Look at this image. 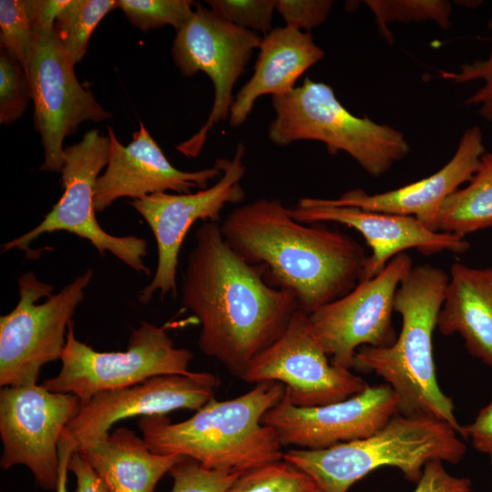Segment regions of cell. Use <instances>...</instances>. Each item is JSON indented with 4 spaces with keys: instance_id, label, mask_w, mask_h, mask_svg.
<instances>
[{
    "instance_id": "38",
    "label": "cell",
    "mask_w": 492,
    "mask_h": 492,
    "mask_svg": "<svg viewBox=\"0 0 492 492\" xmlns=\"http://www.w3.org/2000/svg\"><path fill=\"white\" fill-rule=\"evenodd\" d=\"M68 471L76 477V487L73 492H108L99 476L77 450L70 456Z\"/></svg>"
},
{
    "instance_id": "23",
    "label": "cell",
    "mask_w": 492,
    "mask_h": 492,
    "mask_svg": "<svg viewBox=\"0 0 492 492\" xmlns=\"http://www.w3.org/2000/svg\"><path fill=\"white\" fill-rule=\"evenodd\" d=\"M108 492H154L161 477L185 457L152 452L134 431L119 427L77 448Z\"/></svg>"
},
{
    "instance_id": "11",
    "label": "cell",
    "mask_w": 492,
    "mask_h": 492,
    "mask_svg": "<svg viewBox=\"0 0 492 492\" xmlns=\"http://www.w3.org/2000/svg\"><path fill=\"white\" fill-rule=\"evenodd\" d=\"M245 147L239 143L231 159H217L221 176L212 186L190 193H155L130 201L151 229L157 243V268L151 282L138 292V302L149 303L156 292L163 299L177 295V267L183 240L197 220L215 221L227 204L241 202V181L246 173Z\"/></svg>"
},
{
    "instance_id": "37",
    "label": "cell",
    "mask_w": 492,
    "mask_h": 492,
    "mask_svg": "<svg viewBox=\"0 0 492 492\" xmlns=\"http://www.w3.org/2000/svg\"><path fill=\"white\" fill-rule=\"evenodd\" d=\"M69 0H26L34 33L54 32L55 23Z\"/></svg>"
},
{
    "instance_id": "36",
    "label": "cell",
    "mask_w": 492,
    "mask_h": 492,
    "mask_svg": "<svg viewBox=\"0 0 492 492\" xmlns=\"http://www.w3.org/2000/svg\"><path fill=\"white\" fill-rule=\"evenodd\" d=\"M462 437L468 440L477 451L486 455L492 465V400L470 424L463 425Z\"/></svg>"
},
{
    "instance_id": "9",
    "label": "cell",
    "mask_w": 492,
    "mask_h": 492,
    "mask_svg": "<svg viewBox=\"0 0 492 492\" xmlns=\"http://www.w3.org/2000/svg\"><path fill=\"white\" fill-rule=\"evenodd\" d=\"M110 140L97 129L87 131L82 139L65 149L59 200L29 231L2 244V252L13 249L27 252L30 243L44 233L67 231L87 240L101 254L112 253L139 273L150 275L143 259L148 243L133 235L115 236L98 224L95 216V188L100 171L107 167Z\"/></svg>"
},
{
    "instance_id": "14",
    "label": "cell",
    "mask_w": 492,
    "mask_h": 492,
    "mask_svg": "<svg viewBox=\"0 0 492 492\" xmlns=\"http://www.w3.org/2000/svg\"><path fill=\"white\" fill-rule=\"evenodd\" d=\"M241 380L284 385L283 398L297 407L345 400L369 384L350 369L333 364L318 341L309 314L298 309L282 335L258 354Z\"/></svg>"
},
{
    "instance_id": "7",
    "label": "cell",
    "mask_w": 492,
    "mask_h": 492,
    "mask_svg": "<svg viewBox=\"0 0 492 492\" xmlns=\"http://www.w3.org/2000/svg\"><path fill=\"white\" fill-rule=\"evenodd\" d=\"M93 278L87 269L59 292L34 272L17 279L19 300L0 317V385L36 384L42 367L60 360L72 317Z\"/></svg>"
},
{
    "instance_id": "16",
    "label": "cell",
    "mask_w": 492,
    "mask_h": 492,
    "mask_svg": "<svg viewBox=\"0 0 492 492\" xmlns=\"http://www.w3.org/2000/svg\"><path fill=\"white\" fill-rule=\"evenodd\" d=\"M398 414L397 399L387 384L368 385L345 400L297 407L284 398L261 423L276 432L282 446L323 449L367 437Z\"/></svg>"
},
{
    "instance_id": "13",
    "label": "cell",
    "mask_w": 492,
    "mask_h": 492,
    "mask_svg": "<svg viewBox=\"0 0 492 492\" xmlns=\"http://www.w3.org/2000/svg\"><path fill=\"white\" fill-rule=\"evenodd\" d=\"M74 67L54 32L35 34L25 72L34 103L35 128L44 147L45 159L39 167L42 171H62L64 139L81 123L112 118L111 112L79 83Z\"/></svg>"
},
{
    "instance_id": "4",
    "label": "cell",
    "mask_w": 492,
    "mask_h": 492,
    "mask_svg": "<svg viewBox=\"0 0 492 492\" xmlns=\"http://www.w3.org/2000/svg\"><path fill=\"white\" fill-rule=\"evenodd\" d=\"M284 390L279 382L259 383L232 399L211 398L187 420L144 416L138 427L154 453L179 455L211 470L243 473L283 459L276 432L261 420L281 402Z\"/></svg>"
},
{
    "instance_id": "35",
    "label": "cell",
    "mask_w": 492,
    "mask_h": 492,
    "mask_svg": "<svg viewBox=\"0 0 492 492\" xmlns=\"http://www.w3.org/2000/svg\"><path fill=\"white\" fill-rule=\"evenodd\" d=\"M443 461L428 462L413 492H471V481L466 477L450 475Z\"/></svg>"
},
{
    "instance_id": "19",
    "label": "cell",
    "mask_w": 492,
    "mask_h": 492,
    "mask_svg": "<svg viewBox=\"0 0 492 492\" xmlns=\"http://www.w3.org/2000/svg\"><path fill=\"white\" fill-rule=\"evenodd\" d=\"M108 160L105 172L97 180L96 211L105 210L120 198L138 200L167 191L190 193L192 189L208 188L210 180L221 176L216 164L196 171L176 169L141 121L128 146L119 142L111 127L108 128Z\"/></svg>"
},
{
    "instance_id": "1",
    "label": "cell",
    "mask_w": 492,
    "mask_h": 492,
    "mask_svg": "<svg viewBox=\"0 0 492 492\" xmlns=\"http://www.w3.org/2000/svg\"><path fill=\"white\" fill-rule=\"evenodd\" d=\"M195 240L183 274L182 305L200 324V350L241 379L252 360L282 335L298 302L292 292L271 285L240 257L218 222H203Z\"/></svg>"
},
{
    "instance_id": "39",
    "label": "cell",
    "mask_w": 492,
    "mask_h": 492,
    "mask_svg": "<svg viewBox=\"0 0 492 492\" xmlns=\"http://www.w3.org/2000/svg\"><path fill=\"white\" fill-rule=\"evenodd\" d=\"M75 452L73 447L65 440L60 439L59 441V457H60V466H59V480L56 492H67V472H68V461L71 455Z\"/></svg>"
},
{
    "instance_id": "26",
    "label": "cell",
    "mask_w": 492,
    "mask_h": 492,
    "mask_svg": "<svg viewBox=\"0 0 492 492\" xmlns=\"http://www.w3.org/2000/svg\"><path fill=\"white\" fill-rule=\"evenodd\" d=\"M226 492H322L304 472L284 459L241 473Z\"/></svg>"
},
{
    "instance_id": "20",
    "label": "cell",
    "mask_w": 492,
    "mask_h": 492,
    "mask_svg": "<svg viewBox=\"0 0 492 492\" xmlns=\"http://www.w3.org/2000/svg\"><path fill=\"white\" fill-rule=\"evenodd\" d=\"M485 152L482 130L473 126L462 135L452 159L426 178L382 193L368 194L354 189L337 199L323 200L334 206L414 217L439 231L438 218L445 200L471 179Z\"/></svg>"
},
{
    "instance_id": "24",
    "label": "cell",
    "mask_w": 492,
    "mask_h": 492,
    "mask_svg": "<svg viewBox=\"0 0 492 492\" xmlns=\"http://www.w3.org/2000/svg\"><path fill=\"white\" fill-rule=\"evenodd\" d=\"M492 227V152H485L466 187L444 202L437 229L465 238Z\"/></svg>"
},
{
    "instance_id": "25",
    "label": "cell",
    "mask_w": 492,
    "mask_h": 492,
    "mask_svg": "<svg viewBox=\"0 0 492 492\" xmlns=\"http://www.w3.org/2000/svg\"><path fill=\"white\" fill-rule=\"evenodd\" d=\"M117 8V0H69L55 23L54 33L75 66L86 56L95 28Z\"/></svg>"
},
{
    "instance_id": "10",
    "label": "cell",
    "mask_w": 492,
    "mask_h": 492,
    "mask_svg": "<svg viewBox=\"0 0 492 492\" xmlns=\"http://www.w3.org/2000/svg\"><path fill=\"white\" fill-rule=\"evenodd\" d=\"M262 36L242 28L200 4L195 5L191 19L177 32L171 46L172 59L185 77L205 73L214 87L210 112L200 128L176 149L187 158L201 152L209 132L230 116L236 81L245 71Z\"/></svg>"
},
{
    "instance_id": "22",
    "label": "cell",
    "mask_w": 492,
    "mask_h": 492,
    "mask_svg": "<svg viewBox=\"0 0 492 492\" xmlns=\"http://www.w3.org/2000/svg\"><path fill=\"white\" fill-rule=\"evenodd\" d=\"M436 328L459 334L469 354L492 368V268L455 262Z\"/></svg>"
},
{
    "instance_id": "27",
    "label": "cell",
    "mask_w": 492,
    "mask_h": 492,
    "mask_svg": "<svg viewBox=\"0 0 492 492\" xmlns=\"http://www.w3.org/2000/svg\"><path fill=\"white\" fill-rule=\"evenodd\" d=\"M128 21L140 31L166 26L178 32L192 17L196 3L191 0H117Z\"/></svg>"
},
{
    "instance_id": "8",
    "label": "cell",
    "mask_w": 492,
    "mask_h": 492,
    "mask_svg": "<svg viewBox=\"0 0 492 492\" xmlns=\"http://www.w3.org/2000/svg\"><path fill=\"white\" fill-rule=\"evenodd\" d=\"M192 353L175 346L165 326L141 321L123 352H97L79 341L68 326L59 373L43 382L53 392L77 395L81 405L95 395L122 389L151 377L190 374Z\"/></svg>"
},
{
    "instance_id": "12",
    "label": "cell",
    "mask_w": 492,
    "mask_h": 492,
    "mask_svg": "<svg viewBox=\"0 0 492 492\" xmlns=\"http://www.w3.org/2000/svg\"><path fill=\"white\" fill-rule=\"evenodd\" d=\"M80 408L81 401L77 395L53 392L36 383L2 387L1 468L25 466L41 488L56 490L59 441Z\"/></svg>"
},
{
    "instance_id": "3",
    "label": "cell",
    "mask_w": 492,
    "mask_h": 492,
    "mask_svg": "<svg viewBox=\"0 0 492 492\" xmlns=\"http://www.w3.org/2000/svg\"><path fill=\"white\" fill-rule=\"evenodd\" d=\"M447 282L448 274L436 266L413 265L395 297V312L402 319L399 335L388 347L359 348L353 368L382 377L395 392L398 414L442 420L462 437L463 425L452 398L439 386L433 355V333Z\"/></svg>"
},
{
    "instance_id": "21",
    "label": "cell",
    "mask_w": 492,
    "mask_h": 492,
    "mask_svg": "<svg viewBox=\"0 0 492 492\" xmlns=\"http://www.w3.org/2000/svg\"><path fill=\"white\" fill-rule=\"evenodd\" d=\"M323 56L310 33L288 26L272 28L261 38L253 75L234 98L230 125L244 123L260 97L292 92L297 79Z\"/></svg>"
},
{
    "instance_id": "15",
    "label": "cell",
    "mask_w": 492,
    "mask_h": 492,
    "mask_svg": "<svg viewBox=\"0 0 492 492\" xmlns=\"http://www.w3.org/2000/svg\"><path fill=\"white\" fill-rule=\"evenodd\" d=\"M413 265L408 253H400L377 275L359 282L345 295L309 314L313 332L333 364L351 370L359 348L394 343L397 337L392 323L395 297Z\"/></svg>"
},
{
    "instance_id": "5",
    "label": "cell",
    "mask_w": 492,
    "mask_h": 492,
    "mask_svg": "<svg viewBox=\"0 0 492 492\" xmlns=\"http://www.w3.org/2000/svg\"><path fill=\"white\" fill-rule=\"evenodd\" d=\"M466 453L460 435L430 416L394 415L373 435L323 449L290 448L283 459L307 474L322 492H347L372 471L395 467L417 484L433 460L459 463Z\"/></svg>"
},
{
    "instance_id": "31",
    "label": "cell",
    "mask_w": 492,
    "mask_h": 492,
    "mask_svg": "<svg viewBox=\"0 0 492 492\" xmlns=\"http://www.w3.org/2000/svg\"><path fill=\"white\" fill-rule=\"evenodd\" d=\"M210 9L238 26L265 35L272 28L276 0H208Z\"/></svg>"
},
{
    "instance_id": "2",
    "label": "cell",
    "mask_w": 492,
    "mask_h": 492,
    "mask_svg": "<svg viewBox=\"0 0 492 492\" xmlns=\"http://www.w3.org/2000/svg\"><path fill=\"white\" fill-rule=\"evenodd\" d=\"M220 231L268 283L292 292L307 314L353 290L368 258L348 234L294 220L278 199H260L233 210Z\"/></svg>"
},
{
    "instance_id": "33",
    "label": "cell",
    "mask_w": 492,
    "mask_h": 492,
    "mask_svg": "<svg viewBox=\"0 0 492 492\" xmlns=\"http://www.w3.org/2000/svg\"><path fill=\"white\" fill-rule=\"evenodd\" d=\"M439 77L458 84L482 80L483 86L466 98L465 104L479 106V115L492 122V47L486 59L463 64L459 72L440 70Z\"/></svg>"
},
{
    "instance_id": "32",
    "label": "cell",
    "mask_w": 492,
    "mask_h": 492,
    "mask_svg": "<svg viewBox=\"0 0 492 492\" xmlns=\"http://www.w3.org/2000/svg\"><path fill=\"white\" fill-rule=\"evenodd\" d=\"M169 474L173 479L171 492H226L241 473L208 469L185 457Z\"/></svg>"
},
{
    "instance_id": "40",
    "label": "cell",
    "mask_w": 492,
    "mask_h": 492,
    "mask_svg": "<svg viewBox=\"0 0 492 492\" xmlns=\"http://www.w3.org/2000/svg\"><path fill=\"white\" fill-rule=\"evenodd\" d=\"M487 27L492 31V18L488 21Z\"/></svg>"
},
{
    "instance_id": "18",
    "label": "cell",
    "mask_w": 492,
    "mask_h": 492,
    "mask_svg": "<svg viewBox=\"0 0 492 492\" xmlns=\"http://www.w3.org/2000/svg\"><path fill=\"white\" fill-rule=\"evenodd\" d=\"M289 211L302 223H340L361 233L372 253L360 282L377 275L393 258L410 249L431 255L446 251L465 253L470 246L465 238L433 231L414 217L334 206L323 199L302 198Z\"/></svg>"
},
{
    "instance_id": "30",
    "label": "cell",
    "mask_w": 492,
    "mask_h": 492,
    "mask_svg": "<svg viewBox=\"0 0 492 492\" xmlns=\"http://www.w3.org/2000/svg\"><path fill=\"white\" fill-rule=\"evenodd\" d=\"M31 99L23 67L5 51L0 53V123L11 125L25 113Z\"/></svg>"
},
{
    "instance_id": "6",
    "label": "cell",
    "mask_w": 492,
    "mask_h": 492,
    "mask_svg": "<svg viewBox=\"0 0 492 492\" xmlns=\"http://www.w3.org/2000/svg\"><path fill=\"white\" fill-rule=\"evenodd\" d=\"M272 108L276 115L268 136L273 144L319 141L331 155L347 153L374 178L386 173L410 150L402 132L367 117L354 116L329 85L309 77L292 92L272 97Z\"/></svg>"
},
{
    "instance_id": "28",
    "label": "cell",
    "mask_w": 492,
    "mask_h": 492,
    "mask_svg": "<svg viewBox=\"0 0 492 492\" xmlns=\"http://www.w3.org/2000/svg\"><path fill=\"white\" fill-rule=\"evenodd\" d=\"M364 4L374 14L377 24L387 37L386 24L433 20L441 28L448 27L451 4L442 0H367Z\"/></svg>"
},
{
    "instance_id": "29",
    "label": "cell",
    "mask_w": 492,
    "mask_h": 492,
    "mask_svg": "<svg viewBox=\"0 0 492 492\" xmlns=\"http://www.w3.org/2000/svg\"><path fill=\"white\" fill-rule=\"evenodd\" d=\"M35 33L26 0L0 1V46L26 68Z\"/></svg>"
},
{
    "instance_id": "34",
    "label": "cell",
    "mask_w": 492,
    "mask_h": 492,
    "mask_svg": "<svg viewBox=\"0 0 492 492\" xmlns=\"http://www.w3.org/2000/svg\"><path fill=\"white\" fill-rule=\"evenodd\" d=\"M333 5L331 0H276L275 8L286 26L308 32L327 19Z\"/></svg>"
},
{
    "instance_id": "17",
    "label": "cell",
    "mask_w": 492,
    "mask_h": 492,
    "mask_svg": "<svg viewBox=\"0 0 492 492\" xmlns=\"http://www.w3.org/2000/svg\"><path fill=\"white\" fill-rule=\"evenodd\" d=\"M219 379L208 372L151 377L129 387L95 395L81 405L61 438L75 451L82 443L109 433L117 422L134 416L166 415L179 410H199L214 397Z\"/></svg>"
}]
</instances>
